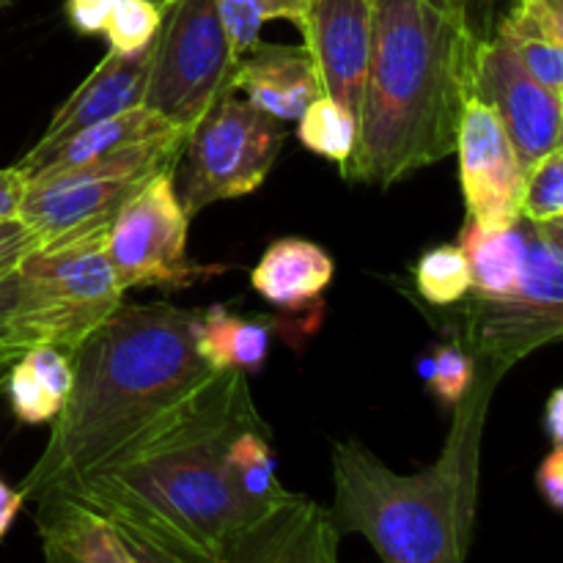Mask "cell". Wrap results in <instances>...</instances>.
I'll return each mask as SVG.
<instances>
[{"label": "cell", "mask_w": 563, "mask_h": 563, "mask_svg": "<svg viewBox=\"0 0 563 563\" xmlns=\"http://www.w3.org/2000/svg\"><path fill=\"white\" fill-rule=\"evenodd\" d=\"M198 311L121 302L71 355V388L20 493L38 498L121 460L214 377L196 346Z\"/></svg>", "instance_id": "obj_1"}, {"label": "cell", "mask_w": 563, "mask_h": 563, "mask_svg": "<svg viewBox=\"0 0 563 563\" xmlns=\"http://www.w3.org/2000/svg\"><path fill=\"white\" fill-rule=\"evenodd\" d=\"M478 38L432 0H372L357 143L341 174L390 187L456 152Z\"/></svg>", "instance_id": "obj_2"}, {"label": "cell", "mask_w": 563, "mask_h": 563, "mask_svg": "<svg viewBox=\"0 0 563 563\" xmlns=\"http://www.w3.org/2000/svg\"><path fill=\"white\" fill-rule=\"evenodd\" d=\"M253 427L267 423L247 377L218 372L157 434L60 493L108 522H132L220 555L225 537L251 522L225 478V451Z\"/></svg>", "instance_id": "obj_3"}, {"label": "cell", "mask_w": 563, "mask_h": 563, "mask_svg": "<svg viewBox=\"0 0 563 563\" xmlns=\"http://www.w3.org/2000/svg\"><path fill=\"white\" fill-rule=\"evenodd\" d=\"M500 379L476 363L445 449L434 465L410 476L361 440L333 443L330 515L341 537L361 533L383 563H465L476 531L478 449Z\"/></svg>", "instance_id": "obj_4"}, {"label": "cell", "mask_w": 563, "mask_h": 563, "mask_svg": "<svg viewBox=\"0 0 563 563\" xmlns=\"http://www.w3.org/2000/svg\"><path fill=\"white\" fill-rule=\"evenodd\" d=\"M108 229L97 225L42 245L16 269L9 333L25 350L55 346L71 357L124 302L104 253Z\"/></svg>", "instance_id": "obj_5"}, {"label": "cell", "mask_w": 563, "mask_h": 563, "mask_svg": "<svg viewBox=\"0 0 563 563\" xmlns=\"http://www.w3.org/2000/svg\"><path fill=\"white\" fill-rule=\"evenodd\" d=\"M526 223V267L506 295H476L462 311V341L473 363L506 377L531 352L563 333V220Z\"/></svg>", "instance_id": "obj_6"}, {"label": "cell", "mask_w": 563, "mask_h": 563, "mask_svg": "<svg viewBox=\"0 0 563 563\" xmlns=\"http://www.w3.org/2000/svg\"><path fill=\"white\" fill-rule=\"evenodd\" d=\"M187 135L137 143L93 163L49 170L25 181L16 220L38 236L42 245L110 225L119 209L143 185L179 165Z\"/></svg>", "instance_id": "obj_7"}, {"label": "cell", "mask_w": 563, "mask_h": 563, "mask_svg": "<svg viewBox=\"0 0 563 563\" xmlns=\"http://www.w3.org/2000/svg\"><path fill=\"white\" fill-rule=\"evenodd\" d=\"M163 22L152 42L143 104L190 132L220 97L234 91V58L218 0H157Z\"/></svg>", "instance_id": "obj_8"}, {"label": "cell", "mask_w": 563, "mask_h": 563, "mask_svg": "<svg viewBox=\"0 0 563 563\" xmlns=\"http://www.w3.org/2000/svg\"><path fill=\"white\" fill-rule=\"evenodd\" d=\"M284 121L253 108L236 91L220 97L201 121L187 132L176 165L174 187L187 218L209 203L245 198L262 187L284 148Z\"/></svg>", "instance_id": "obj_9"}, {"label": "cell", "mask_w": 563, "mask_h": 563, "mask_svg": "<svg viewBox=\"0 0 563 563\" xmlns=\"http://www.w3.org/2000/svg\"><path fill=\"white\" fill-rule=\"evenodd\" d=\"M174 170L143 185L110 223L104 236L110 269L121 289H181L196 278L187 258V225Z\"/></svg>", "instance_id": "obj_10"}, {"label": "cell", "mask_w": 563, "mask_h": 563, "mask_svg": "<svg viewBox=\"0 0 563 563\" xmlns=\"http://www.w3.org/2000/svg\"><path fill=\"white\" fill-rule=\"evenodd\" d=\"M460 179L467 220L478 231H506L520 223V198L526 170L500 124L498 113L473 97L456 135Z\"/></svg>", "instance_id": "obj_11"}, {"label": "cell", "mask_w": 563, "mask_h": 563, "mask_svg": "<svg viewBox=\"0 0 563 563\" xmlns=\"http://www.w3.org/2000/svg\"><path fill=\"white\" fill-rule=\"evenodd\" d=\"M473 97L498 113L522 170L561 146L563 97L533 80L500 36L478 44Z\"/></svg>", "instance_id": "obj_12"}, {"label": "cell", "mask_w": 563, "mask_h": 563, "mask_svg": "<svg viewBox=\"0 0 563 563\" xmlns=\"http://www.w3.org/2000/svg\"><path fill=\"white\" fill-rule=\"evenodd\" d=\"M297 27L324 97L357 115L372 49V0H308Z\"/></svg>", "instance_id": "obj_13"}, {"label": "cell", "mask_w": 563, "mask_h": 563, "mask_svg": "<svg viewBox=\"0 0 563 563\" xmlns=\"http://www.w3.org/2000/svg\"><path fill=\"white\" fill-rule=\"evenodd\" d=\"M339 544L341 533L330 509L291 493L229 533L220 563H339Z\"/></svg>", "instance_id": "obj_14"}, {"label": "cell", "mask_w": 563, "mask_h": 563, "mask_svg": "<svg viewBox=\"0 0 563 563\" xmlns=\"http://www.w3.org/2000/svg\"><path fill=\"white\" fill-rule=\"evenodd\" d=\"M148 69H152V44L132 55L108 49L102 64L69 93L64 104H58L36 146H53L86 126L143 104Z\"/></svg>", "instance_id": "obj_15"}, {"label": "cell", "mask_w": 563, "mask_h": 563, "mask_svg": "<svg viewBox=\"0 0 563 563\" xmlns=\"http://www.w3.org/2000/svg\"><path fill=\"white\" fill-rule=\"evenodd\" d=\"M234 91H245L253 108L278 121H297L308 104L324 97L302 44H269L262 38L236 64Z\"/></svg>", "instance_id": "obj_16"}, {"label": "cell", "mask_w": 563, "mask_h": 563, "mask_svg": "<svg viewBox=\"0 0 563 563\" xmlns=\"http://www.w3.org/2000/svg\"><path fill=\"white\" fill-rule=\"evenodd\" d=\"M174 135H187V132L181 126L170 124L159 113H154L146 104H137V108L126 110V113L86 126V130L53 143V146H33L16 163V168H20V174L27 181L38 174L75 168V165H86L93 163V159L110 157L115 152H124V148L137 146V143L163 141V137Z\"/></svg>", "instance_id": "obj_17"}, {"label": "cell", "mask_w": 563, "mask_h": 563, "mask_svg": "<svg viewBox=\"0 0 563 563\" xmlns=\"http://www.w3.org/2000/svg\"><path fill=\"white\" fill-rule=\"evenodd\" d=\"M36 500L44 563H137L108 520L60 489Z\"/></svg>", "instance_id": "obj_18"}, {"label": "cell", "mask_w": 563, "mask_h": 563, "mask_svg": "<svg viewBox=\"0 0 563 563\" xmlns=\"http://www.w3.org/2000/svg\"><path fill=\"white\" fill-rule=\"evenodd\" d=\"M333 280V258L317 242L286 236L273 242L251 273V286L273 306L297 311L319 300Z\"/></svg>", "instance_id": "obj_19"}, {"label": "cell", "mask_w": 563, "mask_h": 563, "mask_svg": "<svg viewBox=\"0 0 563 563\" xmlns=\"http://www.w3.org/2000/svg\"><path fill=\"white\" fill-rule=\"evenodd\" d=\"M71 388V357L55 346H31L5 377L14 416L22 423H53Z\"/></svg>", "instance_id": "obj_20"}, {"label": "cell", "mask_w": 563, "mask_h": 563, "mask_svg": "<svg viewBox=\"0 0 563 563\" xmlns=\"http://www.w3.org/2000/svg\"><path fill=\"white\" fill-rule=\"evenodd\" d=\"M196 346L214 372H258L267 361L269 330L225 306L198 311Z\"/></svg>", "instance_id": "obj_21"}, {"label": "cell", "mask_w": 563, "mask_h": 563, "mask_svg": "<svg viewBox=\"0 0 563 563\" xmlns=\"http://www.w3.org/2000/svg\"><path fill=\"white\" fill-rule=\"evenodd\" d=\"M225 478L231 493L242 504L251 520L262 517L280 500L289 498V489L280 484L275 471V454L269 445V427H253L236 434L225 451Z\"/></svg>", "instance_id": "obj_22"}, {"label": "cell", "mask_w": 563, "mask_h": 563, "mask_svg": "<svg viewBox=\"0 0 563 563\" xmlns=\"http://www.w3.org/2000/svg\"><path fill=\"white\" fill-rule=\"evenodd\" d=\"M460 247L471 267V289L476 295H506L515 289L526 267V223L520 220L506 231H478L467 220Z\"/></svg>", "instance_id": "obj_23"}, {"label": "cell", "mask_w": 563, "mask_h": 563, "mask_svg": "<svg viewBox=\"0 0 563 563\" xmlns=\"http://www.w3.org/2000/svg\"><path fill=\"white\" fill-rule=\"evenodd\" d=\"M297 141L311 154H319L344 168L355 152L357 115L330 97H319L297 119Z\"/></svg>", "instance_id": "obj_24"}, {"label": "cell", "mask_w": 563, "mask_h": 563, "mask_svg": "<svg viewBox=\"0 0 563 563\" xmlns=\"http://www.w3.org/2000/svg\"><path fill=\"white\" fill-rule=\"evenodd\" d=\"M306 3L308 0H218L220 22L234 58H242L258 42L262 27L269 20H289L300 25Z\"/></svg>", "instance_id": "obj_25"}, {"label": "cell", "mask_w": 563, "mask_h": 563, "mask_svg": "<svg viewBox=\"0 0 563 563\" xmlns=\"http://www.w3.org/2000/svg\"><path fill=\"white\" fill-rule=\"evenodd\" d=\"M416 286L429 306H456L471 291V267L460 245H438L421 256Z\"/></svg>", "instance_id": "obj_26"}, {"label": "cell", "mask_w": 563, "mask_h": 563, "mask_svg": "<svg viewBox=\"0 0 563 563\" xmlns=\"http://www.w3.org/2000/svg\"><path fill=\"white\" fill-rule=\"evenodd\" d=\"M520 218L528 223L563 220V148H553L526 170L520 198Z\"/></svg>", "instance_id": "obj_27"}, {"label": "cell", "mask_w": 563, "mask_h": 563, "mask_svg": "<svg viewBox=\"0 0 563 563\" xmlns=\"http://www.w3.org/2000/svg\"><path fill=\"white\" fill-rule=\"evenodd\" d=\"M159 22H163V9L157 0H115L102 33L108 36L110 49L132 55L154 42Z\"/></svg>", "instance_id": "obj_28"}, {"label": "cell", "mask_w": 563, "mask_h": 563, "mask_svg": "<svg viewBox=\"0 0 563 563\" xmlns=\"http://www.w3.org/2000/svg\"><path fill=\"white\" fill-rule=\"evenodd\" d=\"M124 548L137 563H220V555L207 553L190 542L168 537V533L148 531L132 522H110Z\"/></svg>", "instance_id": "obj_29"}, {"label": "cell", "mask_w": 563, "mask_h": 563, "mask_svg": "<svg viewBox=\"0 0 563 563\" xmlns=\"http://www.w3.org/2000/svg\"><path fill=\"white\" fill-rule=\"evenodd\" d=\"M473 372H476V363H473V357L467 355L460 341L434 346L432 357L421 363V374L427 377L432 394L451 407L460 405L462 396L467 394L473 383Z\"/></svg>", "instance_id": "obj_30"}, {"label": "cell", "mask_w": 563, "mask_h": 563, "mask_svg": "<svg viewBox=\"0 0 563 563\" xmlns=\"http://www.w3.org/2000/svg\"><path fill=\"white\" fill-rule=\"evenodd\" d=\"M432 3L454 14L478 42H489L515 0H432Z\"/></svg>", "instance_id": "obj_31"}, {"label": "cell", "mask_w": 563, "mask_h": 563, "mask_svg": "<svg viewBox=\"0 0 563 563\" xmlns=\"http://www.w3.org/2000/svg\"><path fill=\"white\" fill-rule=\"evenodd\" d=\"M38 247H42V242L22 220H0V280L16 275L22 262Z\"/></svg>", "instance_id": "obj_32"}, {"label": "cell", "mask_w": 563, "mask_h": 563, "mask_svg": "<svg viewBox=\"0 0 563 563\" xmlns=\"http://www.w3.org/2000/svg\"><path fill=\"white\" fill-rule=\"evenodd\" d=\"M115 0H66V16L82 36H99L104 31Z\"/></svg>", "instance_id": "obj_33"}, {"label": "cell", "mask_w": 563, "mask_h": 563, "mask_svg": "<svg viewBox=\"0 0 563 563\" xmlns=\"http://www.w3.org/2000/svg\"><path fill=\"white\" fill-rule=\"evenodd\" d=\"M537 489L553 511H563V445H553L537 467Z\"/></svg>", "instance_id": "obj_34"}, {"label": "cell", "mask_w": 563, "mask_h": 563, "mask_svg": "<svg viewBox=\"0 0 563 563\" xmlns=\"http://www.w3.org/2000/svg\"><path fill=\"white\" fill-rule=\"evenodd\" d=\"M22 196H25V176L16 165L0 168V220H11L20 212Z\"/></svg>", "instance_id": "obj_35"}, {"label": "cell", "mask_w": 563, "mask_h": 563, "mask_svg": "<svg viewBox=\"0 0 563 563\" xmlns=\"http://www.w3.org/2000/svg\"><path fill=\"white\" fill-rule=\"evenodd\" d=\"M22 504H25V495H22L20 489H11L9 484L0 478V539L11 531Z\"/></svg>", "instance_id": "obj_36"}, {"label": "cell", "mask_w": 563, "mask_h": 563, "mask_svg": "<svg viewBox=\"0 0 563 563\" xmlns=\"http://www.w3.org/2000/svg\"><path fill=\"white\" fill-rule=\"evenodd\" d=\"M542 427L544 432H548L550 443L563 445V390L561 388H555L553 394H550L548 405H544Z\"/></svg>", "instance_id": "obj_37"}, {"label": "cell", "mask_w": 563, "mask_h": 563, "mask_svg": "<svg viewBox=\"0 0 563 563\" xmlns=\"http://www.w3.org/2000/svg\"><path fill=\"white\" fill-rule=\"evenodd\" d=\"M25 346L14 339V335H0V388H5V377H9L11 366L20 361Z\"/></svg>", "instance_id": "obj_38"}, {"label": "cell", "mask_w": 563, "mask_h": 563, "mask_svg": "<svg viewBox=\"0 0 563 563\" xmlns=\"http://www.w3.org/2000/svg\"><path fill=\"white\" fill-rule=\"evenodd\" d=\"M14 297H16V275L0 280V335L9 333V319L14 311Z\"/></svg>", "instance_id": "obj_39"}, {"label": "cell", "mask_w": 563, "mask_h": 563, "mask_svg": "<svg viewBox=\"0 0 563 563\" xmlns=\"http://www.w3.org/2000/svg\"><path fill=\"white\" fill-rule=\"evenodd\" d=\"M5 3H9V0H0V5H5Z\"/></svg>", "instance_id": "obj_40"}, {"label": "cell", "mask_w": 563, "mask_h": 563, "mask_svg": "<svg viewBox=\"0 0 563 563\" xmlns=\"http://www.w3.org/2000/svg\"><path fill=\"white\" fill-rule=\"evenodd\" d=\"M0 394H3V388H0Z\"/></svg>", "instance_id": "obj_41"}]
</instances>
